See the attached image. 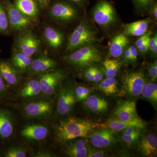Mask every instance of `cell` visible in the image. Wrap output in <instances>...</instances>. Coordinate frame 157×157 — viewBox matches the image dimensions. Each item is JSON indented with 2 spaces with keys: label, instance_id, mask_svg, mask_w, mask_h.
Wrapping results in <instances>:
<instances>
[{
  "label": "cell",
  "instance_id": "obj_1",
  "mask_svg": "<svg viewBox=\"0 0 157 157\" xmlns=\"http://www.w3.org/2000/svg\"><path fill=\"white\" fill-rule=\"evenodd\" d=\"M103 126L104 125L92 120L70 115L59 119L52 127V130L56 142L61 144L78 137L88 138L93 132Z\"/></svg>",
  "mask_w": 157,
  "mask_h": 157
},
{
  "label": "cell",
  "instance_id": "obj_2",
  "mask_svg": "<svg viewBox=\"0 0 157 157\" xmlns=\"http://www.w3.org/2000/svg\"><path fill=\"white\" fill-rule=\"evenodd\" d=\"M21 103L19 111L26 119L47 122L55 117V100L42 96Z\"/></svg>",
  "mask_w": 157,
  "mask_h": 157
},
{
  "label": "cell",
  "instance_id": "obj_3",
  "mask_svg": "<svg viewBox=\"0 0 157 157\" xmlns=\"http://www.w3.org/2000/svg\"><path fill=\"white\" fill-rule=\"evenodd\" d=\"M102 59V52L92 44L74 51L64 56L63 60L76 70H83L88 67L101 62Z\"/></svg>",
  "mask_w": 157,
  "mask_h": 157
},
{
  "label": "cell",
  "instance_id": "obj_4",
  "mask_svg": "<svg viewBox=\"0 0 157 157\" xmlns=\"http://www.w3.org/2000/svg\"><path fill=\"white\" fill-rule=\"evenodd\" d=\"M65 79L55 99V117L59 119L71 115L77 103L75 96V83Z\"/></svg>",
  "mask_w": 157,
  "mask_h": 157
},
{
  "label": "cell",
  "instance_id": "obj_5",
  "mask_svg": "<svg viewBox=\"0 0 157 157\" xmlns=\"http://www.w3.org/2000/svg\"><path fill=\"white\" fill-rule=\"evenodd\" d=\"M97 32L86 18L82 20L70 34L66 51L73 52L85 45L92 44L97 41Z\"/></svg>",
  "mask_w": 157,
  "mask_h": 157
},
{
  "label": "cell",
  "instance_id": "obj_6",
  "mask_svg": "<svg viewBox=\"0 0 157 157\" xmlns=\"http://www.w3.org/2000/svg\"><path fill=\"white\" fill-rule=\"evenodd\" d=\"M50 133L51 128L47 121H33L24 125L20 129L19 135L21 139L29 147L43 144Z\"/></svg>",
  "mask_w": 157,
  "mask_h": 157
},
{
  "label": "cell",
  "instance_id": "obj_7",
  "mask_svg": "<svg viewBox=\"0 0 157 157\" xmlns=\"http://www.w3.org/2000/svg\"><path fill=\"white\" fill-rule=\"evenodd\" d=\"M44 97L55 100L62 82L67 77L64 71L56 69L37 76Z\"/></svg>",
  "mask_w": 157,
  "mask_h": 157
},
{
  "label": "cell",
  "instance_id": "obj_8",
  "mask_svg": "<svg viewBox=\"0 0 157 157\" xmlns=\"http://www.w3.org/2000/svg\"><path fill=\"white\" fill-rule=\"evenodd\" d=\"M92 16L95 22L103 29L111 27L117 20L113 6L109 2L103 0L98 2L94 8Z\"/></svg>",
  "mask_w": 157,
  "mask_h": 157
},
{
  "label": "cell",
  "instance_id": "obj_9",
  "mask_svg": "<svg viewBox=\"0 0 157 157\" xmlns=\"http://www.w3.org/2000/svg\"><path fill=\"white\" fill-rule=\"evenodd\" d=\"M15 48V50L32 57L40 50L41 42L33 32L26 30L16 38Z\"/></svg>",
  "mask_w": 157,
  "mask_h": 157
},
{
  "label": "cell",
  "instance_id": "obj_10",
  "mask_svg": "<svg viewBox=\"0 0 157 157\" xmlns=\"http://www.w3.org/2000/svg\"><path fill=\"white\" fill-rule=\"evenodd\" d=\"M15 98L21 102H26L43 96L41 86L37 76H31L15 91Z\"/></svg>",
  "mask_w": 157,
  "mask_h": 157
},
{
  "label": "cell",
  "instance_id": "obj_11",
  "mask_svg": "<svg viewBox=\"0 0 157 157\" xmlns=\"http://www.w3.org/2000/svg\"><path fill=\"white\" fill-rule=\"evenodd\" d=\"M123 93L130 97H139L145 83L144 74L140 71L131 72L122 78Z\"/></svg>",
  "mask_w": 157,
  "mask_h": 157
},
{
  "label": "cell",
  "instance_id": "obj_12",
  "mask_svg": "<svg viewBox=\"0 0 157 157\" xmlns=\"http://www.w3.org/2000/svg\"><path fill=\"white\" fill-rule=\"evenodd\" d=\"M6 11L9 28L12 30L23 32L27 30L33 25V19L22 14L9 1L6 2Z\"/></svg>",
  "mask_w": 157,
  "mask_h": 157
},
{
  "label": "cell",
  "instance_id": "obj_13",
  "mask_svg": "<svg viewBox=\"0 0 157 157\" xmlns=\"http://www.w3.org/2000/svg\"><path fill=\"white\" fill-rule=\"evenodd\" d=\"M17 124V118L11 110L0 109V140H8L14 137Z\"/></svg>",
  "mask_w": 157,
  "mask_h": 157
},
{
  "label": "cell",
  "instance_id": "obj_14",
  "mask_svg": "<svg viewBox=\"0 0 157 157\" xmlns=\"http://www.w3.org/2000/svg\"><path fill=\"white\" fill-rule=\"evenodd\" d=\"M62 151L66 156L85 157L87 156L89 146L86 137H78L62 144Z\"/></svg>",
  "mask_w": 157,
  "mask_h": 157
},
{
  "label": "cell",
  "instance_id": "obj_15",
  "mask_svg": "<svg viewBox=\"0 0 157 157\" xmlns=\"http://www.w3.org/2000/svg\"><path fill=\"white\" fill-rule=\"evenodd\" d=\"M57 62L51 57L46 55H41L33 59L28 72L26 73L30 77L37 76L42 73L56 70Z\"/></svg>",
  "mask_w": 157,
  "mask_h": 157
},
{
  "label": "cell",
  "instance_id": "obj_16",
  "mask_svg": "<svg viewBox=\"0 0 157 157\" xmlns=\"http://www.w3.org/2000/svg\"><path fill=\"white\" fill-rule=\"evenodd\" d=\"M50 15L59 22L67 23L75 20L78 17V12L74 7L65 3H57L51 8Z\"/></svg>",
  "mask_w": 157,
  "mask_h": 157
},
{
  "label": "cell",
  "instance_id": "obj_17",
  "mask_svg": "<svg viewBox=\"0 0 157 157\" xmlns=\"http://www.w3.org/2000/svg\"><path fill=\"white\" fill-rule=\"evenodd\" d=\"M0 75L9 88L14 91L22 82V74L13 67L9 60L0 61Z\"/></svg>",
  "mask_w": 157,
  "mask_h": 157
},
{
  "label": "cell",
  "instance_id": "obj_18",
  "mask_svg": "<svg viewBox=\"0 0 157 157\" xmlns=\"http://www.w3.org/2000/svg\"><path fill=\"white\" fill-rule=\"evenodd\" d=\"M115 134V132L107 128L96 130L88 137L93 146L101 148L107 147L115 143L116 141Z\"/></svg>",
  "mask_w": 157,
  "mask_h": 157
},
{
  "label": "cell",
  "instance_id": "obj_19",
  "mask_svg": "<svg viewBox=\"0 0 157 157\" xmlns=\"http://www.w3.org/2000/svg\"><path fill=\"white\" fill-rule=\"evenodd\" d=\"M116 118L121 121H129L138 117L135 101H120L114 111Z\"/></svg>",
  "mask_w": 157,
  "mask_h": 157
},
{
  "label": "cell",
  "instance_id": "obj_20",
  "mask_svg": "<svg viewBox=\"0 0 157 157\" xmlns=\"http://www.w3.org/2000/svg\"><path fill=\"white\" fill-rule=\"evenodd\" d=\"M107 128L115 132L123 131L130 127H137L143 129L146 127L145 122L140 118L129 121H121L117 118H109L106 123Z\"/></svg>",
  "mask_w": 157,
  "mask_h": 157
},
{
  "label": "cell",
  "instance_id": "obj_21",
  "mask_svg": "<svg viewBox=\"0 0 157 157\" xmlns=\"http://www.w3.org/2000/svg\"><path fill=\"white\" fill-rule=\"evenodd\" d=\"M138 148L145 157H155L157 153V138L153 133L143 136L139 140Z\"/></svg>",
  "mask_w": 157,
  "mask_h": 157
},
{
  "label": "cell",
  "instance_id": "obj_22",
  "mask_svg": "<svg viewBox=\"0 0 157 157\" xmlns=\"http://www.w3.org/2000/svg\"><path fill=\"white\" fill-rule=\"evenodd\" d=\"M33 59L21 52L15 50L9 61L13 67L21 74H26L28 72Z\"/></svg>",
  "mask_w": 157,
  "mask_h": 157
},
{
  "label": "cell",
  "instance_id": "obj_23",
  "mask_svg": "<svg viewBox=\"0 0 157 157\" xmlns=\"http://www.w3.org/2000/svg\"><path fill=\"white\" fill-rule=\"evenodd\" d=\"M150 22V19L146 18L135 22L125 24L123 25V33L126 36L140 37L147 33Z\"/></svg>",
  "mask_w": 157,
  "mask_h": 157
},
{
  "label": "cell",
  "instance_id": "obj_24",
  "mask_svg": "<svg viewBox=\"0 0 157 157\" xmlns=\"http://www.w3.org/2000/svg\"><path fill=\"white\" fill-rule=\"evenodd\" d=\"M43 36L49 47L52 49H59L63 43V35L54 28L46 27L43 32Z\"/></svg>",
  "mask_w": 157,
  "mask_h": 157
},
{
  "label": "cell",
  "instance_id": "obj_25",
  "mask_svg": "<svg viewBox=\"0 0 157 157\" xmlns=\"http://www.w3.org/2000/svg\"><path fill=\"white\" fill-rule=\"evenodd\" d=\"M129 40L123 33L118 34L112 38L109 46V52L113 58L121 56L128 45Z\"/></svg>",
  "mask_w": 157,
  "mask_h": 157
},
{
  "label": "cell",
  "instance_id": "obj_26",
  "mask_svg": "<svg viewBox=\"0 0 157 157\" xmlns=\"http://www.w3.org/2000/svg\"><path fill=\"white\" fill-rule=\"evenodd\" d=\"M85 107L91 112L96 113H103L106 112L109 108L108 102L104 98L98 96H89L83 101Z\"/></svg>",
  "mask_w": 157,
  "mask_h": 157
},
{
  "label": "cell",
  "instance_id": "obj_27",
  "mask_svg": "<svg viewBox=\"0 0 157 157\" xmlns=\"http://www.w3.org/2000/svg\"><path fill=\"white\" fill-rule=\"evenodd\" d=\"M14 5L22 14L32 19L39 14L38 6L34 0H15Z\"/></svg>",
  "mask_w": 157,
  "mask_h": 157
},
{
  "label": "cell",
  "instance_id": "obj_28",
  "mask_svg": "<svg viewBox=\"0 0 157 157\" xmlns=\"http://www.w3.org/2000/svg\"><path fill=\"white\" fill-rule=\"evenodd\" d=\"M29 147L26 144L14 143L9 147L5 152V157H26L27 156Z\"/></svg>",
  "mask_w": 157,
  "mask_h": 157
},
{
  "label": "cell",
  "instance_id": "obj_29",
  "mask_svg": "<svg viewBox=\"0 0 157 157\" xmlns=\"http://www.w3.org/2000/svg\"><path fill=\"white\" fill-rule=\"evenodd\" d=\"M98 87L106 95H113L117 92V81L115 78H106L99 82Z\"/></svg>",
  "mask_w": 157,
  "mask_h": 157
},
{
  "label": "cell",
  "instance_id": "obj_30",
  "mask_svg": "<svg viewBox=\"0 0 157 157\" xmlns=\"http://www.w3.org/2000/svg\"><path fill=\"white\" fill-rule=\"evenodd\" d=\"M106 78H115L120 69L121 63L115 59H107L103 63Z\"/></svg>",
  "mask_w": 157,
  "mask_h": 157
},
{
  "label": "cell",
  "instance_id": "obj_31",
  "mask_svg": "<svg viewBox=\"0 0 157 157\" xmlns=\"http://www.w3.org/2000/svg\"><path fill=\"white\" fill-rule=\"evenodd\" d=\"M141 94L144 99L148 100L155 104H157V84L152 82H145L142 88Z\"/></svg>",
  "mask_w": 157,
  "mask_h": 157
},
{
  "label": "cell",
  "instance_id": "obj_32",
  "mask_svg": "<svg viewBox=\"0 0 157 157\" xmlns=\"http://www.w3.org/2000/svg\"><path fill=\"white\" fill-rule=\"evenodd\" d=\"M31 157H52L56 156V155L51 148L40 147L29 150Z\"/></svg>",
  "mask_w": 157,
  "mask_h": 157
},
{
  "label": "cell",
  "instance_id": "obj_33",
  "mask_svg": "<svg viewBox=\"0 0 157 157\" xmlns=\"http://www.w3.org/2000/svg\"><path fill=\"white\" fill-rule=\"evenodd\" d=\"M9 29L7 13L0 3V33H7Z\"/></svg>",
  "mask_w": 157,
  "mask_h": 157
},
{
  "label": "cell",
  "instance_id": "obj_34",
  "mask_svg": "<svg viewBox=\"0 0 157 157\" xmlns=\"http://www.w3.org/2000/svg\"><path fill=\"white\" fill-rule=\"evenodd\" d=\"M9 89L0 75V101L7 100L9 97Z\"/></svg>",
  "mask_w": 157,
  "mask_h": 157
},
{
  "label": "cell",
  "instance_id": "obj_35",
  "mask_svg": "<svg viewBox=\"0 0 157 157\" xmlns=\"http://www.w3.org/2000/svg\"><path fill=\"white\" fill-rule=\"evenodd\" d=\"M141 135V131L131 135H122V138L124 143L128 146H132L137 142L140 138Z\"/></svg>",
  "mask_w": 157,
  "mask_h": 157
},
{
  "label": "cell",
  "instance_id": "obj_36",
  "mask_svg": "<svg viewBox=\"0 0 157 157\" xmlns=\"http://www.w3.org/2000/svg\"><path fill=\"white\" fill-rule=\"evenodd\" d=\"M84 78L90 82H94V66H90L83 70Z\"/></svg>",
  "mask_w": 157,
  "mask_h": 157
},
{
  "label": "cell",
  "instance_id": "obj_37",
  "mask_svg": "<svg viewBox=\"0 0 157 157\" xmlns=\"http://www.w3.org/2000/svg\"><path fill=\"white\" fill-rule=\"evenodd\" d=\"M84 86L79 84H75V96L77 102L84 101L83 97V89Z\"/></svg>",
  "mask_w": 157,
  "mask_h": 157
},
{
  "label": "cell",
  "instance_id": "obj_38",
  "mask_svg": "<svg viewBox=\"0 0 157 157\" xmlns=\"http://www.w3.org/2000/svg\"><path fill=\"white\" fill-rule=\"evenodd\" d=\"M149 50L155 56L157 53V36L155 34L151 37L149 41Z\"/></svg>",
  "mask_w": 157,
  "mask_h": 157
},
{
  "label": "cell",
  "instance_id": "obj_39",
  "mask_svg": "<svg viewBox=\"0 0 157 157\" xmlns=\"http://www.w3.org/2000/svg\"><path fill=\"white\" fill-rule=\"evenodd\" d=\"M107 156L105 151L101 149L96 148L89 149L87 157H103Z\"/></svg>",
  "mask_w": 157,
  "mask_h": 157
},
{
  "label": "cell",
  "instance_id": "obj_40",
  "mask_svg": "<svg viewBox=\"0 0 157 157\" xmlns=\"http://www.w3.org/2000/svg\"><path fill=\"white\" fill-rule=\"evenodd\" d=\"M140 37V38L135 42V46L137 48H139L141 45H144V43L149 40L151 37V33L148 32V33H145Z\"/></svg>",
  "mask_w": 157,
  "mask_h": 157
},
{
  "label": "cell",
  "instance_id": "obj_41",
  "mask_svg": "<svg viewBox=\"0 0 157 157\" xmlns=\"http://www.w3.org/2000/svg\"><path fill=\"white\" fill-rule=\"evenodd\" d=\"M104 73L103 70L100 67L94 66V82H100L103 80L104 77Z\"/></svg>",
  "mask_w": 157,
  "mask_h": 157
},
{
  "label": "cell",
  "instance_id": "obj_42",
  "mask_svg": "<svg viewBox=\"0 0 157 157\" xmlns=\"http://www.w3.org/2000/svg\"><path fill=\"white\" fill-rule=\"evenodd\" d=\"M138 8L145 11L154 0H134Z\"/></svg>",
  "mask_w": 157,
  "mask_h": 157
},
{
  "label": "cell",
  "instance_id": "obj_43",
  "mask_svg": "<svg viewBox=\"0 0 157 157\" xmlns=\"http://www.w3.org/2000/svg\"><path fill=\"white\" fill-rule=\"evenodd\" d=\"M147 70L151 81H155L157 78V67L155 66L153 63L149 64L147 66Z\"/></svg>",
  "mask_w": 157,
  "mask_h": 157
},
{
  "label": "cell",
  "instance_id": "obj_44",
  "mask_svg": "<svg viewBox=\"0 0 157 157\" xmlns=\"http://www.w3.org/2000/svg\"><path fill=\"white\" fill-rule=\"evenodd\" d=\"M129 48L131 52V57H132L131 62H135L137 60V55H138V52L137 47L135 45H132L129 47Z\"/></svg>",
  "mask_w": 157,
  "mask_h": 157
},
{
  "label": "cell",
  "instance_id": "obj_45",
  "mask_svg": "<svg viewBox=\"0 0 157 157\" xmlns=\"http://www.w3.org/2000/svg\"><path fill=\"white\" fill-rule=\"evenodd\" d=\"M149 41L141 45L139 48H137L138 53L141 55H144L147 53L149 50Z\"/></svg>",
  "mask_w": 157,
  "mask_h": 157
},
{
  "label": "cell",
  "instance_id": "obj_46",
  "mask_svg": "<svg viewBox=\"0 0 157 157\" xmlns=\"http://www.w3.org/2000/svg\"><path fill=\"white\" fill-rule=\"evenodd\" d=\"M124 52L125 60L126 62H131L132 57H131V52H130L129 47V48H126Z\"/></svg>",
  "mask_w": 157,
  "mask_h": 157
},
{
  "label": "cell",
  "instance_id": "obj_47",
  "mask_svg": "<svg viewBox=\"0 0 157 157\" xmlns=\"http://www.w3.org/2000/svg\"><path fill=\"white\" fill-rule=\"evenodd\" d=\"M151 15L155 20L157 19V4H155L150 10Z\"/></svg>",
  "mask_w": 157,
  "mask_h": 157
},
{
  "label": "cell",
  "instance_id": "obj_48",
  "mask_svg": "<svg viewBox=\"0 0 157 157\" xmlns=\"http://www.w3.org/2000/svg\"><path fill=\"white\" fill-rule=\"evenodd\" d=\"M36 1L39 3V5L42 8H45L48 6V2L49 0H36Z\"/></svg>",
  "mask_w": 157,
  "mask_h": 157
},
{
  "label": "cell",
  "instance_id": "obj_49",
  "mask_svg": "<svg viewBox=\"0 0 157 157\" xmlns=\"http://www.w3.org/2000/svg\"><path fill=\"white\" fill-rule=\"evenodd\" d=\"M90 94V90L89 88L84 86L83 89V97H84V100H85L89 96Z\"/></svg>",
  "mask_w": 157,
  "mask_h": 157
},
{
  "label": "cell",
  "instance_id": "obj_50",
  "mask_svg": "<svg viewBox=\"0 0 157 157\" xmlns=\"http://www.w3.org/2000/svg\"><path fill=\"white\" fill-rule=\"evenodd\" d=\"M74 2L77 3V4H81L84 2V0H70Z\"/></svg>",
  "mask_w": 157,
  "mask_h": 157
}]
</instances>
